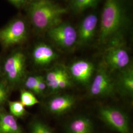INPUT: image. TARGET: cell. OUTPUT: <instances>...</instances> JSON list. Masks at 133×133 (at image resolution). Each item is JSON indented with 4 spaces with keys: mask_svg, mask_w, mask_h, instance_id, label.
Returning <instances> with one entry per match:
<instances>
[{
    "mask_svg": "<svg viewBox=\"0 0 133 133\" xmlns=\"http://www.w3.org/2000/svg\"><path fill=\"white\" fill-rule=\"evenodd\" d=\"M127 0H105L100 21L101 43H121L131 23Z\"/></svg>",
    "mask_w": 133,
    "mask_h": 133,
    "instance_id": "1",
    "label": "cell"
},
{
    "mask_svg": "<svg viewBox=\"0 0 133 133\" xmlns=\"http://www.w3.org/2000/svg\"><path fill=\"white\" fill-rule=\"evenodd\" d=\"M29 16L34 27L38 31H48L62 22L67 9L51 0H35L30 2Z\"/></svg>",
    "mask_w": 133,
    "mask_h": 133,
    "instance_id": "2",
    "label": "cell"
},
{
    "mask_svg": "<svg viewBox=\"0 0 133 133\" xmlns=\"http://www.w3.org/2000/svg\"><path fill=\"white\" fill-rule=\"evenodd\" d=\"M100 119L110 128L118 133H133L128 114L112 106H103L98 111Z\"/></svg>",
    "mask_w": 133,
    "mask_h": 133,
    "instance_id": "3",
    "label": "cell"
},
{
    "mask_svg": "<svg viewBox=\"0 0 133 133\" xmlns=\"http://www.w3.org/2000/svg\"><path fill=\"white\" fill-rule=\"evenodd\" d=\"M28 31L25 22L22 19H14L0 29V44L4 48L21 44L26 40Z\"/></svg>",
    "mask_w": 133,
    "mask_h": 133,
    "instance_id": "4",
    "label": "cell"
},
{
    "mask_svg": "<svg viewBox=\"0 0 133 133\" xmlns=\"http://www.w3.org/2000/svg\"><path fill=\"white\" fill-rule=\"evenodd\" d=\"M26 56L21 51L13 53L6 58L4 66V72L8 83L16 85L24 78L26 69Z\"/></svg>",
    "mask_w": 133,
    "mask_h": 133,
    "instance_id": "5",
    "label": "cell"
},
{
    "mask_svg": "<svg viewBox=\"0 0 133 133\" xmlns=\"http://www.w3.org/2000/svg\"><path fill=\"white\" fill-rule=\"evenodd\" d=\"M48 37L60 48L69 49L73 47L77 42V33L75 28L70 24L63 22L49 29Z\"/></svg>",
    "mask_w": 133,
    "mask_h": 133,
    "instance_id": "6",
    "label": "cell"
},
{
    "mask_svg": "<svg viewBox=\"0 0 133 133\" xmlns=\"http://www.w3.org/2000/svg\"><path fill=\"white\" fill-rule=\"evenodd\" d=\"M114 87V81L108 71L107 67L104 63L101 65L91 84L90 94L96 97H108L113 94Z\"/></svg>",
    "mask_w": 133,
    "mask_h": 133,
    "instance_id": "7",
    "label": "cell"
},
{
    "mask_svg": "<svg viewBox=\"0 0 133 133\" xmlns=\"http://www.w3.org/2000/svg\"><path fill=\"white\" fill-rule=\"evenodd\" d=\"M128 51L121 43L111 44L104 54V64L111 70L121 71L130 65Z\"/></svg>",
    "mask_w": 133,
    "mask_h": 133,
    "instance_id": "8",
    "label": "cell"
},
{
    "mask_svg": "<svg viewBox=\"0 0 133 133\" xmlns=\"http://www.w3.org/2000/svg\"><path fill=\"white\" fill-rule=\"evenodd\" d=\"M94 70L92 63L84 60L74 62L69 68L72 77L83 85H87L90 82Z\"/></svg>",
    "mask_w": 133,
    "mask_h": 133,
    "instance_id": "9",
    "label": "cell"
},
{
    "mask_svg": "<svg viewBox=\"0 0 133 133\" xmlns=\"http://www.w3.org/2000/svg\"><path fill=\"white\" fill-rule=\"evenodd\" d=\"M98 22L96 14H89L81 21L77 33V43L84 45L90 42L93 38Z\"/></svg>",
    "mask_w": 133,
    "mask_h": 133,
    "instance_id": "10",
    "label": "cell"
},
{
    "mask_svg": "<svg viewBox=\"0 0 133 133\" xmlns=\"http://www.w3.org/2000/svg\"><path fill=\"white\" fill-rule=\"evenodd\" d=\"M76 103V99L74 96L69 94L58 95L49 101L47 109L51 114L61 115L70 110Z\"/></svg>",
    "mask_w": 133,
    "mask_h": 133,
    "instance_id": "11",
    "label": "cell"
},
{
    "mask_svg": "<svg viewBox=\"0 0 133 133\" xmlns=\"http://www.w3.org/2000/svg\"><path fill=\"white\" fill-rule=\"evenodd\" d=\"M57 54L48 44L41 43L34 48L32 57L34 63L38 66H46L57 58Z\"/></svg>",
    "mask_w": 133,
    "mask_h": 133,
    "instance_id": "12",
    "label": "cell"
},
{
    "mask_svg": "<svg viewBox=\"0 0 133 133\" xmlns=\"http://www.w3.org/2000/svg\"><path fill=\"white\" fill-rule=\"evenodd\" d=\"M66 133H94V125L92 119L79 115L70 119L65 125Z\"/></svg>",
    "mask_w": 133,
    "mask_h": 133,
    "instance_id": "13",
    "label": "cell"
},
{
    "mask_svg": "<svg viewBox=\"0 0 133 133\" xmlns=\"http://www.w3.org/2000/svg\"><path fill=\"white\" fill-rule=\"evenodd\" d=\"M117 81L119 90L124 95L133 96V70L131 65L120 71Z\"/></svg>",
    "mask_w": 133,
    "mask_h": 133,
    "instance_id": "14",
    "label": "cell"
},
{
    "mask_svg": "<svg viewBox=\"0 0 133 133\" xmlns=\"http://www.w3.org/2000/svg\"><path fill=\"white\" fill-rule=\"evenodd\" d=\"M0 133H26L12 115L0 111Z\"/></svg>",
    "mask_w": 133,
    "mask_h": 133,
    "instance_id": "15",
    "label": "cell"
},
{
    "mask_svg": "<svg viewBox=\"0 0 133 133\" xmlns=\"http://www.w3.org/2000/svg\"><path fill=\"white\" fill-rule=\"evenodd\" d=\"M100 0H71L70 7L75 14H81L86 10L96 8Z\"/></svg>",
    "mask_w": 133,
    "mask_h": 133,
    "instance_id": "16",
    "label": "cell"
},
{
    "mask_svg": "<svg viewBox=\"0 0 133 133\" xmlns=\"http://www.w3.org/2000/svg\"><path fill=\"white\" fill-rule=\"evenodd\" d=\"M29 133H55L48 124L39 119L32 120L29 126Z\"/></svg>",
    "mask_w": 133,
    "mask_h": 133,
    "instance_id": "17",
    "label": "cell"
},
{
    "mask_svg": "<svg viewBox=\"0 0 133 133\" xmlns=\"http://www.w3.org/2000/svg\"><path fill=\"white\" fill-rule=\"evenodd\" d=\"M8 103L10 114L16 118H23L27 114L25 106L20 101H9Z\"/></svg>",
    "mask_w": 133,
    "mask_h": 133,
    "instance_id": "18",
    "label": "cell"
},
{
    "mask_svg": "<svg viewBox=\"0 0 133 133\" xmlns=\"http://www.w3.org/2000/svg\"><path fill=\"white\" fill-rule=\"evenodd\" d=\"M20 102L25 107H32L39 103L33 93L26 89L21 90Z\"/></svg>",
    "mask_w": 133,
    "mask_h": 133,
    "instance_id": "19",
    "label": "cell"
},
{
    "mask_svg": "<svg viewBox=\"0 0 133 133\" xmlns=\"http://www.w3.org/2000/svg\"><path fill=\"white\" fill-rule=\"evenodd\" d=\"M66 71L62 67H56L48 71L46 75L45 81L46 82L56 81L64 76Z\"/></svg>",
    "mask_w": 133,
    "mask_h": 133,
    "instance_id": "20",
    "label": "cell"
},
{
    "mask_svg": "<svg viewBox=\"0 0 133 133\" xmlns=\"http://www.w3.org/2000/svg\"><path fill=\"white\" fill-rule=\"evenodd\" d=\"M39 76H30L28 77L25 81L24 85L26 90L31 91L33 93H35L37 86L38 84Z\"/></svg>",
    "mask_w": 133,
    "mask_h": 133,
    "instance_id": "21",
    "label": "cell"
},
{
    "mask_svg": "<svg viewBox=\"0 0 133 133\" xmlns=\"http://www.w3.org/2000/svg\"><path fill=\"white\" fill-rule=\"evenodd\" d=\"M8 83L6 81L0 82V105L5 104L9 96Z\"/></svg>",
    "mask_w": 133,
    "mask_h": 133,
    "instance_id": "22",
    "label": "cell"
},
{
    "mask_svg": "<svg viewBox=\"0 0 133 133\" xmlns=\"http://www.w3.org/2000/svg\"><path fill=\"white\" fill-rule=\"evenodd\" d=\"M71 81L68 73L66 72L64 76L58 79L59 90L64 89L71 85Z\"/></svg>",
    "mask_w": 133,
    "mask_h": 133,
    "instance_id": "23",
    "label": "cell"
},
{
    "mask_svg": "<svg viewBox=\"0 0 133 133\" xmlns=\"http://www.w3.org/2000/svg\"><path fill=\"white\" fill-rule=\"evenodd\" d=\"M46 87V84L44 78L43 76H39L38 84L37 86L35 94L38 95L43 94Z\"/></svg>",
    "mask_w": 133,
    "mask_h": 133,
    "instance_id": "24",
    "label": "cell"
},
{
    "mask_svg": "<svg viewBox=\"0 0 133 133\" xmlns=\"http://www.w3.org/2000/svg\"><path fill=\"white\" fill-rule=\"evenodd\" d=\"M11 4L17 8L20 9L28 4V0H9Z\"/></svg>",
    "mask_w": 133,
    "mask_h": 133,
    "instance_id": "25",
    "label": "cell"
},
{
    "mask_svg": "<svg viewBox=\"0 0 133 133\" xmlns=\"http://www.w3.org/2000/svg\"><path fill=\"white\" fill-rule=\"evenodd\" d=\"M34 1H35V0H28V4L30 3V2H33Z\"/></svg>",
    "mask_w": 133,
    "mask_h": 133,
    "instance_id": "26",
    "label": "cell"
}]
</instances>
